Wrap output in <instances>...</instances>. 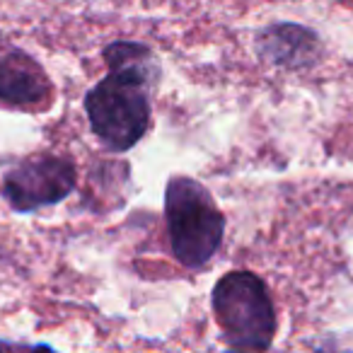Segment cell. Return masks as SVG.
Masks as SVG:
<instances>
[{"label":"cell","instance_id":"1","mask_svg":"<svg viewBox=\"0 0 353 353\" xmlns=\"http://www.w3.org/2000/svg\"><path fill=\"white\" fill-rule=\"evenodd\" d=\"M155 75L131 68H109L85 94L92 133L114 152H126L138 145L150 128V88Z\"/></svg>","mask_w":353,"mask_h":353},{"label":"cell","instance_id":"2","mask_svg":"<svg viewBox=\"0 0 353 353\" xmlns=\"http://www.w3.org/2000/svg\"><path fill=\"white\" fill-rule=\"evenodd\" d=\"M172 254L187 269H201L221 250L225 218L206 187L192 176H172L165 192Z\"/></svg>","mask_w":353,"mask_h":353},{"label":"cell","instance_id":"3","mask_svg":"<svg viewBox=\"0 0 353 353\" xmlns=\"http://www.w3.org/2000/svg\"><path fill=\"white\" fill-rule=\"evenodd\" d=\"M213 312L225 343L237 351H266L276 334V312L266 283L252 271H230L213 288Z\"/></svg>","mask_w":353,"mask_h":353},{"label":"cell","instance_id":"4","mask_svg":"<svg viewBox=\"0 0 353 353\" xmlns=\"http://www.w3.org/2000/svg\"><path fill=\"white\" fill-rule=\"evenodd\" d=\"M78 172L68 157L34 155L12 167L3 179V194L15 211L30 213L37 208L61 203L75 192Z\"/></svg>","mask_w":353,"mask_h":353},{"label":"cell","instance_id":"5","mask_svg":"<svg viewBox=\"0 0 353 353\" xmlns=\"http://www.w3.org/2000/svg\"><path fill=\"white\" fill-rule=\"evenodd\" d=\"M51 83L41 63L20 49L0 54V102L34 109L49 102Z\"/></svg>","mask_w":353,"mask_h":353},{"label":"cell","instance_id":"6","mask_svg":"<svg viewBox=\"0 0 353 353\" xmlns=\"http://www.w3.org/2000/svg\"><path fill=\"white\" fill-rule=\"evenodd\" d=\"M256 51L264 61L285 68H303L314 63L319 54V39L303 25L279 22L256 34Z\"/></svg>","mask_w":353,"mask_h":353},{"label":"cell","instance_id":"7","mask_svg":"<svg viewBox=\"0 0 353 353\" xmlns=\"http://www.w3.org/2000/svg\"><path fill=\"white\" fill-rule=\"evenodd\" d=\"M104 61L109 68H131V70H143L148 75L157 78V61L152 56V51L145 44L138 41H114L102 51Z\"/></svg>","mask_w":353,"mask_h":353},{"label":"cell","instance_id":"8","mask_svg":"<svg viewBox=\"0 0 353 353\" xmlns=\"http://www.w3.org/2000/svg\"><path fill=\"white\" fill-rule=\"evenodd\" d=\"M0 346H3V343H0Z\"/></svg>","mask_w":353,"mask_h":353}]
</instances>
